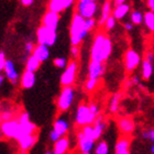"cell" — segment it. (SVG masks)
Masks as SVG:
<instances>
[{
	"label": "cell",
	"instance_id": "cell-1",
	"mask_svg": "<svg viewBox=\"0 0 154 154\" xmlns=\"http://www.w3.org/2000/svg\"><path fill=\"white\" fill-rule=\"evenodd\" d=\"M111 53H112V42L110 38L105 32H98L94 38L90 50L91 61L105 63L110 57Z\"/></svg>",
	"mask_w": 154,
	"mask_h": 154
},
{
	"label": "cell",
	"instance_id": "cell-33",
	"mask_svg": "<svg viewBox=\"0 0 154 154\" xmlns=\"http://www.w3.org/2000/svg\"><path fill=\"white\" fill-rule=\"evenodd\" d=\"M142 138L146 140V141H150L151 143H154V129H146V130H143L141 133Z\"/></svg>",
	"mask_w": 154,
	"mask_h": 154
},
{
	"label": "cell",
	"instance_id": "cell-56",
	"mask_svg": "<svg viewBox=\"0 0 154 154\" xmlns=\"http://www.w3.org/2000/svg\"><path fill=\"white\" fill-rule=\"evenodd\" d=\"M82 154H91L90 152H85V153H82Z\"/></svg>",
	"mask_w": 154,
	"mask_h": 154
},
{
	"label": "cell",
	"instance_id": "cell-20",
	"mask_svg": "<svg viewBox=\"0 0 154 154\" xmlns=\"http://www.w3.org/2000/svg\"><path fill=\"white\" fill-rule=\"evenodd\" d=\"M36 141H38V137L34 135V134L26 135V137H23V138H21V139L18 140L19 145H20V149H21V151L22 152H26L28 150H30L33 145L35 144Z\"/></svg>",
	"mask_w": 154,
	"mask_h": 154
},
{
	"label": "cell",
	"instance_id": "cell-21",
	"mask_svg": "<svg viewBox=\"0 0 154 154\" xmlns=\"http://www.w3.org/2000/svg\"><path fill=\"white\" fill-rule=\"evenodd\" d=\"M38 61H41L42 63L45 61H48V57H50V50H48V45L44 44H38L33 50L32 53Z\"/></svg>",
	"mask_w": 154,
	"mask_h": 154
},
{
	"label": "cell",
	"instance_id": "cell-41",
	"mask_svg": "<svg viewBox=\"0 0 154 154\" xmlns=\"http://www.w3.org/2000/svg\"><path fill=\"white\" fill-rule=\"evenodd\" d=\"M71 55L73 56V58L78 57V55H79V45H72Z\"/></svg>",
	"mask_w": 154,
	"mask_h": 154
},
{
	"label": "cell",
	"instance_id": "cell-5",
	"mask_svg": "<svg viewBox=\"0 0 154 154\" xmlns=\"http://www.w3.org/2000/svg\"><path fill=\"white\" fill-rule=\"evenodd\" d=\"M98 11V5L95 0H78L76 5V12L85 19L94 18Z\"/></svg>",
	"mask_w": 154,
	"mask_h": 154
},
{
	"label": "cell",
	"instance_id": "cell-23",
	"mask_svg": "<svg viewBox=\"0 0 154 154\" xmlns=\"http://www.w3.org/2000/svg\"><path fill=\"white\" fill-rule=\"evenodd\" d=\"M154 74V68H153V63L148 60H143L141 62V77L144 80L151 79V77Z\"/></svg>",
	"mask_w": 154,
	"mask_h": 154
},
{
	"label": "cell",
	"instance_id": "cell-26",
	"mask_svg": "<svg viewBox=\"0 0 154 154\" xmlns=\"http://www.w3.org/2000/svg\"><path fill=\"white\" fill-rule=\"evenodd\" d=\"M41 61H38V58L34 56L33 54L29 55L28 58H26V71H30V72H34L35 73L38 71L40 66H41Z\"/></svg>",
	"mask_w": 154,
	"mask_h": 154
},
{
	"label": "cell",
	"instance_id": "cell-50",
	"mask_svg": "<svg viewBox=\"0 0 154 154\" xmlns=\"http://www.w3.org/2000/svg\"><path fill=\"white\" fill-rule=\"evenodd\" d=\"M5 75H2L1 73H0V88H1V86L3 85V82H5Z\"/></svg>",
	"mask_w": 154,
	"mask_h": 154
},
{
	"label": "cell",
	"instance_id": "cell-24",
	"mask_svg": "<svg viewBox=\"0 0 154 154\" xmlns=\"http://www.w3.org/2000/svg\"><path fill=\"white\" fill-rule=\"evenodd\" d=\"M112 3L110 0H106L103 5V8H101V16H100L99 20H98V24L99 26H103L106 20L108 19V17L112 14Z\"/></svg>",
	"mask_w": 154,
	"mask_h": 154
},
{
	"label": "cell",
	"instance_id": "cell-10",
	"mask_svg": "<svg viewBox=\"0 0 154 154\" xmlns=\"http://www.w3.org/2000/svg\"><path fill=\"white\" fill-rule=\"evenodd\" d=\"M118 128L123 135H130L135 130V122L132 118L121 117L118 120Z\"/></svg>",
	"mask_w": 154,
	"mask_h": 154
},
{
	"label": "cell",
	"instance_id": "cell-45",
	"mask_svg": "<svg viewBox=\"0 0 154 154\" xmlns=\"http://www.w3.org/2000/svg\"><path fill=\"white\" fill-rule=\"evenodd\" d=\"M89 108H90V110H91L94 113H96V115H99V107H98V105H97V103H91L89 105Z\"/></svg>",
	"mask_w": 154,
	"mask_h": 154
},
{
	"label": "cell",
	"instance_id": "cell-2",
	"mask_svg": "<svg viewBox=\"0 0 154 154\" xmlns=\"http://www.w3.org/2000/svg\"><path fill=\"white\" fill-rule=\"evenodd\" d=\"M89 31L87 30L85 24V18L80 16L79 13L75 12L73 14L69 28V38H71L72 45H79L84 41V38L88 35Z\"/></svg>",
	"mask_w": 154,
	"mask_h": 154
},
{
	"label": "cell",
	"instance_id": "cell-27",
	"mask_svg": "<svg viewBox=\"0 0 154 154\" xmlns=\"http://www.w3.org/2000/svg\"><path fill=\"white\" fill-rule=\"evenodd\" d=\"M143 23H144L145 28L150 31V32L154 33V12L151 10H148L144 12L143 16Z\"/></svg>",
	"mask_w": 154,
	"mask_h": 154
},
{
	"label": "cell",
	"instance_id": "cell-15",
	"mask_svg": "<svg viewBox=\"0 0 154 154\" xmlns=\"http://www.w3.org/2000/svg\"><path fill=\"white\" fill-rule=\"evenodd\" d=\"M20 123V122H19ZM36 130V127L35 125L31 122V120L28 122H24V123H20V127H19V131L17 133V137H16V140L18 141L19 139L23 138V137H26V135H29V134H34V132Z\"/></svg>",
	"mask_w": 154,
	"mask_h": 154
},
{
	"label": "cell",
	"instance_id": "cell-40",
	"mask_svg": "<svg viewBox=\"0 0 154 154\" xmlns=\"http://www.w3.org/2000/svg\"><path fill=\"white\" fill-rule=\"evenodd\" d=\"M140 83H141V78H140V76H138V75H134V76L131 77V79L129 80V85H133V86H138V85H140Z\"/></svg>",
	"mask_w": 154,
	"mask_h": 154
},
{
	"label": "cell",
	"instance_id": "cell-48",
	"mask_svg": "<svg viewBox=\"0 0 154 154\" xmlns=\"http://www.w3.org/2000/svg\"><path fill=\"white\" fill-rule=\"evenodd\" d=\"M20 1L22 3V6H24V7H30L34 2V0H20Z\"/></svg>",
	"mask_w": 154,
	"mask_h": 154
},
{
	"label": "cell",
	"instance_id": "cell-34",
	"mask_svg": "<svg viewBox=\"0 0 154 154\" xmlns=\"http://www.w3.org/2000/svg\"><path fill=\"white\" fill-rule=\"evenodd\" d=\"M116 24H117V19H116L115 17L111 14V16L108 17V19L106 20V22L103 24V26L106 28L107 31H110V30H113L115 29Z\"/></svg>",
	"mask_w": 154,
	"mask_h": 154
},
{
	"label": "cell",
	"instance_id": "cell-17",
	"mask_svg": "<svg viewBox=\"0 0 154 154\" xmlns=\"http://www.w3.org/2000/svg\"><path fill=\"white\" fill-rule=\"evenodd\" d=\"M115 154H131L130 153V139L128 135L120 138L116 143Z\"/></svg>",
	"mask_w": 154,
	"mask_h": 154
},
{
	"label": "cell",
	"instance_id": "cell-13",
	"mask_svg": "<svg viewBox=\"0 0 154 154\" xmlns=\"http://www.w3.org/2000/svg\"><path fill=\"white\" fill-rule=\"evenodd\" d=\"M3 72H5V76L10 80V83L13 84V85L17 84V82L19 79V73L16 69L14 63L11 60H7L5 68H3Z\"/></svg>",
	"mask_w": 154,
	"mask_h": 154
},
{
	"label": "cell",
	"instance_id": "cell-6",
	"mask_svg": "<svg viewBox=\"0 0 154 154\" xmlns=\"http://www.w3.org/2000/svg\"><path fill=\"white\" fill-rule=\"evenodd\" d=\"M36 38H38V44L53 46L56 43V40H57V33H56V30L41 26L36 31Z\"/></svg>",
	"mask_w": 154,
	"mask_h": 154
},
{
	"label": "cell",
	"instance_id": "cell-59",
	"mask_svg": "<svg viewBox=\"0 0 154 154\" xmlns=\"http://www.w3.org/2000/svg\"><path fill=\"white\" fill-rule=\"evenodd\" d=\"M95 1H98V0H95Z\"/></svg>",
	"mask_w": 154,
	"mask_h": 154
},
{
	"label": "cell",
	"instance_id": "cell-47",
	"mask_svg": "<svg viewBox=\"0 0 154 154\" xmlns=\"http://www.w3.org/2000/svg\"><path fill=\"white\" fill-rule=\"evenodd\" d=\"M64 1V6H65V9H68L69 7H72L73 5L75 3L76 0H63Z\"/></svg>",
	"mask_w": 154,
	"mask_h": 154
},
{
	"label": "cell",
	"instance_id": "cell-52",
	"mask_svg": "<svg viewBox=\"0 0 154 154\" xmlns=\"http://www.w3.org/2000/svg\"><path fill=\"white\" fill-rule=\"evenodd\" d=\"M2 138H3V133H2V131H1V129H0V141L2 140Z\"/></svg>",
	"mask_w": 154,
	"mask_h": 154
},
{
	"label": "cell",
	"instance_id": "cell-58",
	"mask_svg": "<svg viewBox=\"0 0 154 154\" xmlns=\"http://www.w3.org/2000/svg\"><path fill=\"white\" fill-rule=\"evenodd\" d=\"M153 68H154V61H153Z\"/></svg>",
	"mask_w": 154,
	"mask_h": 154
},
{
	"label": "cell",
	"instance_id": "cell-57",
	"mask_svg": "<svg viewBox=\"0 0 154 154\" xmlns=\"http://www.w3.org/2000/svg\"><path fill=\"white\" fill-rule=\"evenodd\" d=\"M53 154H60V153H57V152H53Z\"/></svg>",
	"mask_w": 154,
	"mask_h": 154
},
{
	"label": "cell",
	"instance_id": "cell-12",
	"mask_svg": "<svg viewBox=\"0 0 154 154\" xmlns=\"http://www.w3.org/2000/svg\"><path fill=\"white\" fill-rule=\"evenodd\" d=\"M105 71H106V66L103 62L90 61L89 66H88V77L99 79L105 74Z\"/></svg>",
	"mask_w": 154,
	"mask_h": 154
},
{
	"label": "cell",
	"instance_id": "cell-25",
	"mask_svg": "<svg viewBox=\"0 0 154 154\" xmlns=\"http://www.w3.org/2000/svg\"><path fill=\"white\" fill-rule=\"evenodd\" d=\"M69 148V140L66 137H62L55 142L54 152H57L60 154H65Z\"/></svg>",
	"mask_w": 154,
	"mask_h": 154
},
{
	"label": "cell",
	"instance_id": "cell-9",
	"mask_svg": "<svg viewBox=\"0 0 154 154\" xmlns=\"http://www.w3.org/2000/svg\"><path fill=\"white\" fill-rule=\"evenodd\" d=\"M19 127L20 123L18 119H11L9 121H3L0 125V129L3 133V137L16 140L17 133L19 131Z\"/></svg>",
	"mask_w": 154,
	"mask_h": 154
},
{
	"label": "cell",
	"instance_id": "cell-28",
	"mask_svg": "<svg viewBox=\"0 0 154 154\" xmlns=\"http://www.w3.org/2000/svg\"><path fill=\"white\" fill-rule=\"evenodd\" d=\"M48 10L56 13H61L65 10L64 1L63 0H50L48 1Z\"/></svg>",
	"mask_w": 154,
	"mask_h": 154
},
{
	"label": "cell",
	"instance_id": "cell-44",
	"mask_svg": "<svg viewBox=\"0 0 154 154\" xmlns=\"http://www.w3.org/2000/svg\"><path fill=\"white\" fill-rule=\"evenodd\" d=\"M144 58L153 63V61H154V52L150 51V50H149V51H146V52H145V54H144Z\"/></svg>",
	"mask_w": 154,
	"mask_h": 154
},
{
	"label": "cell",
	"instance_id": "cell-42",
	"mask_svg": "<svg viewBox=\"0 0 154 154\" xmlns=\"http://www.w3.org/2000/svg\"><path fill=\"white\" fill-rule=\"evenodd\" d=\"M1 117H2L3 121H9V120L13 119V113L11 111H3V112H1Z\"/></svg>",
	"mask_w": 154,
	"mask_h": 154
},
{
	"label": "cell",
	"instance_id": "cell-22",
	"mask_svg": "<svg viewBox=\"0 0 154 154\" xmlns=\"http://www.w3.org/2000/svg\"><path fill=\"white\" fill-rule=\"evenodd\" d=\"M106 121H105V119H103V116H98L95 120V122L93 123V127H94V135H95V140H98L100 139V137L103 135V131H105V129H106Z\"/></svg>",
	"mask_w": 154,
	"mask_h": 154
},
{
	"label": "cell",
	"instance_id": "cell-38",
	"mask_svg": "<svg viewBox=\"0 0 154 154\" xmlns=\"http://www.w3.org/2000/svg\"><path fill=\"white\" fill-rule=\"evenodd\" d=\"M6 62H7V58H6V54H5V52H0V73L3 71V68H5V65H6Z\"/></svg>",
	"mask_w": 154,
	"mask_h": 154
},
{
	"label": "cell",
	"instance_id": "cell-29",
	"mask_svg": "<svg viewBox=\"0 0 154 154\" xmlns=\"http://www.w3.org/2000/svg\"><path fill=\"white\" fill-rule=\"evenodd\" d=\"M121 100V94L117 93L115 95H112L111 99L109 101V111L111 113H117L119 110V103Z\"/></svg>",
	"mask_w": 154,
	"mask_h": 154
},
{
	"label": "cell",
	"instance_id": "cell-3",
	"mask_svg": "<svg viewBox=\"0 0 154 154\" xmlns=\"http://www.w3.org/2000/svg\"><path fill=\"white\" fill-rule=\"evenodd\" d=\"M99 115L94 113L89 108V105L86 103H82L78 106L76 111V116H75V122L80 127H85L88 125H93L96 118Z\"/></svg>",
	"mask_w": 154,
	"mask_h": 154
},
{
	"label": "cell",
	"instance_id": "cell-46",
	"mask_svg": "<svg viewBox=\"0 0 154 154\" xmlns=\"http://www.w3.org/2000/svg\"><path fill=\"white\" fill-rule=\"evenodd\" d=\"M133 23L131 22V21H127V22L123 23V28H125V31H132L133 30Z\"/></svg>",
	"mask_w": 154,
	"mask_h": 154
},
{
	"label": "cell",
	"instance_id": "cell-54",
	"mask_svg": "<svg viewBox=\"0 0 154 154\" xmlns=\"http://www.w3.org/2000/svg\"><path fill=\"white\" fill-rule=\"evenodd\" d=\"M44 154H53V153H52V152H45Z\"/></svg>",
	"mask_w": 154,
	"mask_h": 154
},
{
	"label": "cell",
	"instance_id": "cell-8",
	"mask_svg": "<svg viewBox=\"0 0 154 154\" xmlns=\"http://www.w3.org/2000/svg\"><path fill=\"white\" fill-rule=\"evenodd\" d=\"M141 55L133 48H129L125 54V67L127 72H133L141 65Z\"/></svg>",
	"mask_w": 154,
	"mask_h": 154
},
{
	"label": "cell",
	"instance_id": "cell-31",
	"mask_svg": "<svg viewBox=\"0 0 154 154\" xmlns=\"http://www.w3.org/2000/svg\"><path fill=\"white\" fill-rule=\"evenodd\" d=\"M94 154H109V145L106 141H100L95 148Z\"/></svg>",
	"mask_w": 154,
	"mask_h": 154
},
{
	"label": "cell",
	"instance_id": "cell-55",
	"mask_svg": "<svg viewBox=\"0 0 154 154\" xmlns=\"http://www.w3.org/2000/svg\"><path fill=\"white\" fill-rule=\"evenodd\" d=\"M150 10H151V11H153V12H154V6L152 7V8H151V9H150Z\"/></svg>",
	"mask_w": 154,
	"mask_h": 154
},
{
	"label": "cell",
	"instance_id": "cell-39",
	"mask_svg": "<svg viewBox=\"0 0 154 154\" xmlns=\"http://www.w3.org/2000/svg\"><path fill=\"white\" fill-rule=\"evenodd\" d=\"M18 121L20 123H24V122H28L30 121V116L28 112H22L21 115L18 117Z\"/></svg>",
	"mask_w": 154,
	"mask_h": 154
},
{
	"label": "cell",
	"instance_id": "cell-32",
	"mask_svg": "<svg viewBox=\"0 0 154 154\" xmlns=\"http://www.w3.org/2000/svg\"><path fill=\"white\" fill-rule=\"evenodd\" d=\"M99 84V79L98 78H88L85 83V89L87 91H93L94 89H96V87Z\"/></svg>",
	"mask_w": 154,
	"mask_h": 154
},
{
	"label": "cell",
	"instance_id": "cell-4",
	"mask_svg": "<svg viewBox=\"0 0 154 154\" xmlns=\"http://www.w3.org/2000/svg\"><path fill=\"white\" fill-rule=\"evenodd\" d=\"M75 90L73 86H63V89L61 90V94L57 98L56 106L60 111H67L71 108L72 103L74 101Z\"/></svg>",
	"mask_w": 154,
	"mask_h": 154
},
{
	"label": "cell",
	"instance_id": "cell-16",
	"mask_svg": "<svg viewBox=\"0 0 154 154\" xmlns=\"http://www.w3.org/2000/svg\"><path fill=\"white\" fill-rule=\"evenodd\" d=\"M35 82H36V77L34 72H30V71H26V69L23 72L22 76H21V80H20L22 88L30 89V88H32L35 85Z\"/></svg>",
	"mask_w": 154,
	"mask_h": 154
},
{
	"label": "cell",
	"instance_id": "cell-49",
	"mask_svg": "<svg viewBox=\"0 0 154 154\" xmlns=\"http://www.w3.org/2000/svg\"><path fill=\"white\" fill-rule=\"evenodd\" d=\"M127 0H113V5L115 6H118V5H121V3H125Z\"/></svg>",
	"mask_w": 154,
	"mask_h": 154
},
{
	"label": "cell",
	"instance_id": "cell-37",
	"mask_svg": "<svg viewBox=\"0 0 154 154\" xmlns=\"http://www.w3.org/2000/svg\"><path fill=\"white\" fill-rule=\"evenodd\" d=\"M34 43L33 42H31V41H29V42H26V46H24V51H26V54H29V55H31L33 53V50H34Z\"/></svg>",
	"mask_w": 154,
	"mask_h": 154
},
{
	"label": "cell",
	"instance_id": "cell-19",
	"mask_svg": "<svg viewBox=\"0 0 154 154\" xmlns=\"http://www.w3.org/2000/svg\"><path fill=\"white\" fill-rule=\"evenodd\" d=\"M130 10H131V7H130L129 3H127V2L121 3V5L115 6V8H113V10H112V16L115 17L117 20H122L128 16L129 12H130Z\"/></svg>",
	"mask_w": 154,
	"mask_h": 154
},
{
	"label": "cell",
	"instance_id": "cell-36",
	"mask_svg": "<svg viewBox=\"0 0 154 154\" xmlns=\"http://www.w3.org/2000/svg\"><path fill=\"white\" fill-rule=\"evenodd\" d=\"M97 21L94 18H89V19H85V24H86V28L88 31H91V30L95 29V26H97Z\"/></svg>",
	"mask_w": 154,
	"mask_h": 154
},
{
	"label": "cell",
	"instance_id": "cell-35",
	"mask_svg": "<svg viewBox=\"0 0 154 154\" xmlns=\"http://www.w3.org/2000/svg\"><path fill=\"white\" fill-rule=\"evenodd\" d=\"M53 63H54V65L57 68H65L68 64L67 60H66L65 57H56Z\"/></svg>",
	"mask_w": 154,
	"mask_h": 154
},
{
	"label": "cell",
	"instance_id": "cell-30",
	"mask_svg": "<svg viewBox=\"0 0 154 154\" xmlns=\"http://www.w3.org/2000/svg\"><path fill=\"white\" fill-rule=\"evenodd\" d=\"M143 16H144V13H142L140 10H134L130 14V21L135 26H139V24L143 23Z\"/></svg>",
	"mask_w": 154,
	"mask_h": 154
},
{
	"label": "cell",
	"instance_id": "cell-14",
	"mask_svg": "<svg viewBox=\"0 0 154 154\" xmlns=\"http://www.w3.org/2000/svg\"><path fill=\"white\" fill-rule=\"evenodd\" d=\"M77 139H78V145H79V150L82 151V153L93 151V149L95 148V142H96L95 140L84 137L80 132H78Z\"/></svg>",
	"mask_w": 154,
	"mask_h": 154
},
{
	"label": "cell",
	"instance_id": "cell-7",
	"mask_svg": "<svg viewBox=\"0 0 154 154\" xmlns=\"http://www.w3.org/2000/svg\"><path fill=\"white\" fill-rule=\"evenodd\" d=\"M77 69H78V63L75 60L71 61L65 67V71L61 76L62 86H72L76 79Z\"/></svg>",
	"mask_w": 154,
	"mask_h": 154
},
{
	"label": "cell",
	"instance_id": "cell-43",
	"mask_svg": "<svg viewBox=\"0 0 154 154\" xmlns=\"http://www.w3.org/2000/svg\"><path fill=\"white\" fill-rule=\"evenodd\" d=\"M61 138L60 135H58V133L56 131H54V130H52L51 132H50V140H51L52 142H56L58 140V139Z\"/></svg>",
	"mask_w": 154,
	"mask_h": 154
},
{
	"label": "cell",
	"instance_id": "cell-18",
	"mask_svg": "<svg viewBox=\"0 0 154 154\" xmlns=\"http://www.w3.org/2000/svg\"><path fill=\"white\" fill-rule=\"evenodd\" d=\"M68 129H69V125H68L67 120L65 118H62V117L56 119L54 125H53V130L57 132L61 138L66 135V133L68 132Z\"/></svg>",
	"mask_w": 154,
	"mask_h": 154
},
{
	"label": "cell",
	"instance_id": "cell-11",
	"mask_svg": "<svg viewBox=\"0 0 154 154\" xmlns=\"http://www.w3.org/2000/svg\"><path fill=\"white\" fill-rule=\"evenodd\" d=\"M58 23H60V13L53 12V11H46L42 18V26H48L50 29L57 30Z\"/></svg>",
	"mask_w": 154,
	"mask_h": 154
},
{
	"label": "cell",
	"instance_id": "cell-51",
	"mask_svg": "<svg viewBox=\"0 0 154 154\" xmlns=\"http://www.w3.org/2000/svg\"><path fill=\"white\" fill-rule=\"evenodd\" d=\"M151 153L154 154V143H152L151 144Z\"/></svg>",
	"mask_w": 154,
	"mask_h": 154
},
{
	"label": "cell",
	"instance_id": "cell-53",
	"mask_svg": "<svg viewBox=\"0 0 154 154\" xmlns=\"http://www.w3.org/2000/svg\"><path fill=\"white\" fill-rule=\"evenodd\" d=\"M3 122V120H2V117H1V113H0V125H1V123Z\"/></svg>",
	"mask_w": 154,
	"mask_h": 154
}]
</instances>
